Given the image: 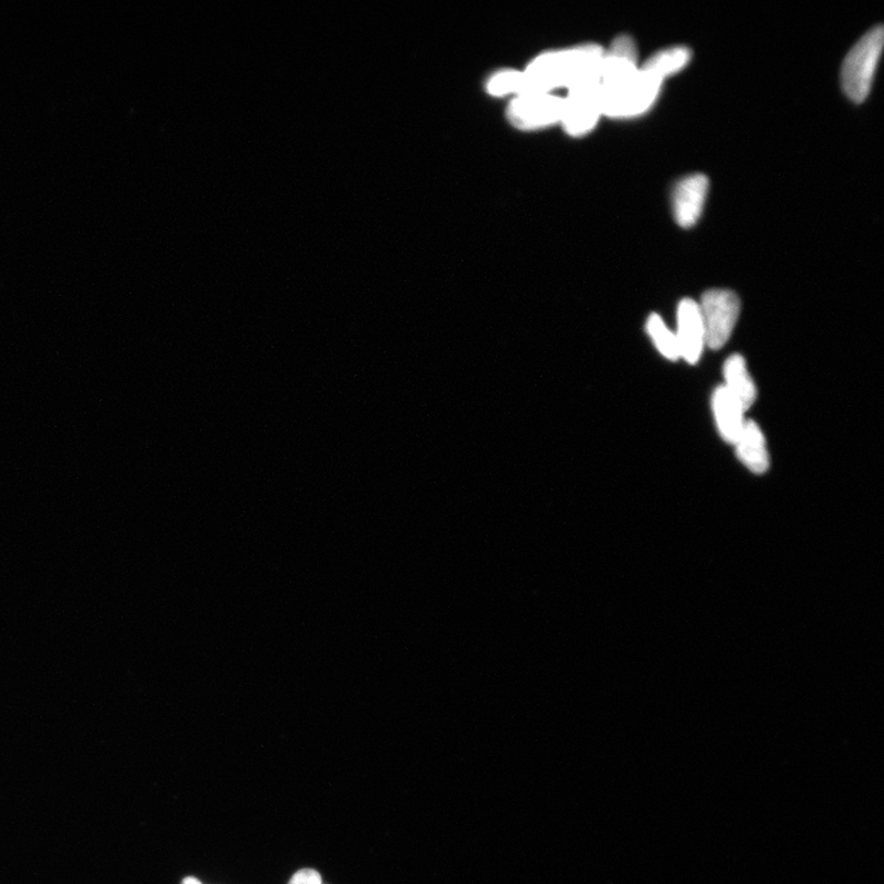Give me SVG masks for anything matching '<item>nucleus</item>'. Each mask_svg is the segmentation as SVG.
I'll list each match as a JSON object with an SVG mask.
<instances>
[{"label":"nucleus","instance_id":"13","mask_svg":"<svg viewBox=\"0 0 884 884\" xmlns=\"http://www.w3.org/2000/svg\"><path fill=\"white\" fill-rule=\"evenodd\" d=\"M486 92L495 97L521 96L526 94V84L522 71L505 69L494 73L486 83Z\"/></svg>","mask_w":884,"mask_h":884},{"label":"nucleus","instance_id":"12","mask_svg":"<svg viewBox=\"0 0 884 884\" xmlns=\"http://www.w3.org/2000/svg\"><path fill=\"white\" fill-rule=\"evenodd\" d=\"M691 59V48L672 46L653 54L641 67L645 71L664 81L665 78L681 72L682 69L689 64Z\"/></svg>","mask_w":884,"mask_h":884},{"label":"nucleus","instance_id":"7","mask_svg":"<svg viewBox=\"0 0 884 884\" xmlns=\"http://www.w3.org/2000/svg\"><path fill=\"white\" fill-rule=\"evenodd\" d=\"M709 191V178L693 174L675 184L672 193V210L675 222L682 227H692L702 216Z\"/></svg>","mask_w":884,"mask_h":884},{"label":"nucleus","instance_id":"5","mask_svg":"<svg viewBox=\"0 0 884 884\" xmlns=\"http://www.w3.org/2000/svg\"><path fill=\"white\" fill-rule=\"evenodd\" d=\"M698 305L705 346L712 351L721 350L730 340L739 320L741 311L739 295L728 290H711L704 293Z\"/></svg>","mask_w":884,"mask_h":884},{"label":"nucleus","instance_id":"14","mask_svg":"<svg viewBox=\"0 0 884 884\" xmlns=\"http://www.w3.org/2000/svg\"><path fill=\"white\" fill-rule=\"evenodd\" d=\"M647 331L653 344L657 345L659 352L664 357H668V360L672 362L680 360L681 354L677 337L665 327L661 316L653 314L649 317Z\"/></svg>","mask_w":884,"mask_h":884},{"label":"nucleus","instance_id":"10","mask_svg":"<svg viewBox=\"0 0 884 884\" xmlns=\"http://www.w3.org/2000/svg\"><path fill=\"white\" fill-rule=\"evenodd\" d=\"M712 411L722 439L734 445L746 422L743 416L746 411L723 386L712 394Z\"/></svg>","mask_w":884,"mask_h":884},{"label":"nucleus","instance_id":"16","mask_svg":"<svg viewBox=\"0 0 884 884\" xmlns=\"http://www.w3.org/2000/svg\"><path fill=\"white\" fill-rule=\"evenodd\" d=\"M182 884H202L200 880L196 877H187L184 880Z\"/></svg>","mask_w":884,"mask_h":884},{"label":"nucleus","instance_id":"3","mask_svg":"<svg viewBox=\"0 0 884 884\" xmlns=\"http://www.w3.org/2000/svg\"><path fill=\"white\" fill-rule=\"evenodd\" d=\"M884 32L875 26L863 35L844 59L841 67V86L844 93L853 103L865 102L872 87L873 78L880 62Z\"/></svg>","mask_w":884,"mask_h":884},{"label":"nucleus","instance_id":"2","mask_svg":"<svg viewBox=\"0 0 884 884\" xmlns=\"http://www.w3.org/2000/svg\"><path fill=\"white\" fill-rule=\"evenodd\" d=\"M660 78L637 68L622 69L600 78L602 113L610 118H634L647 114L662 91Z\"/></svg>","mask_w":884,"mask_h":884},{"label":"nucleus","instance_id":"15","mask_svg":"<svg viewBox=\"0 0 884 884\" xmlns=\"http://www.w3.org/2000/svg\"><path fill=\"white\" fill-rule=\"evenodd\" d=\"M290 884H322V879L316 870L305 869L296 872Z\"/></svg>","mask_w":884,"mask_h":884},{"label":"nucleus","instance_id":"1","mask_svg":"<svg viewBox=\"0 0 884 884\" xmlns=\"http://www.w3.org/2000/svg\"><path fill=\"white\" fill-rule=\"evenodd\" d=\"M603 52L599 45L585 44L540 55L522 71L526 94H554L558 89L569 91L599 71Z\"/></svg>","mask_w":884,"mask_h":884},{"label":"nucleus","instance_id":"8","mask_svg":"<svg viewBox=\"0 0 884 884\" xmlns=\"http://www.w3.org/2000/svg\"><path fill=\"white\" fill-rule=\"evenodd\" d=\"M677 325L675 337L681 357L689 364L699 362L705 346V335L698 303L692 299L680 303Z\"/></svg>","mask_w":884,"mask_h":884},{"label":"nucleus","instance_id":"6","mask_svg":"<svg viewBox=\"0 0 884 884\" xmlns=\"http://www.w3.org/2000/svg\"><path fill=\"white\" fill-rule=\"evenodd\" d=\"M562 113L563 97L540 93L514 97L506 115L514 127L535 131L561 125Z\"/></svg>","mask_w":884,"mask_h":884},{"label":"nucleus","instance_id":"4","mask_svg":"<svg viewBox=\"0 0 884 884\" xmlns=\"http://www.w3.org/2000/svg\"><path fill=\"white\" fill-rule=\"evenodd\" d=\"M602 116L598 71L569 89L568 95L563 98L561 125L569 135L582 137L598 126Z\"/></svg>","mask_w":884,"mask_h":884},{"label":"nucleus","instance_id":"11","mask_svg":"<svg viewBox=\"0 0 884 884\" xmlns=\"http://www.w3.org/2000/svg\"><path fill=\"white\" fill-rule=\"evenodd\" d=\"M724 389H727L743 406L744 411L751 409L756 401V385L749 373L746 361L740 354H733L723 366Z\"/></svg>","mask_w":884,"mask_h":884},{"label":"nucleus","instance_id":"9","mask_svg":"<svg viewBox=\"0 0 884 884\" xmlns=\"http://www.w3.org/2000/svg\"><path fill=\"white\" fill-rule=\"evenodd\" d=\"M736 453L740 461L753 473L762 474L769 469V452L766 438L757 423L744 422L736 443Z\"/></svg>","mask_w":884,"mask_h":884}]
</instances>
